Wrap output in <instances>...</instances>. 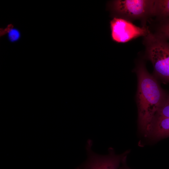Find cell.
<instances>
[{
  "mask_svg": "<svg viewBox=\"0 0 169 169\" xmlns=\"http://www.w3.org/2000/svg\"><path fill=\"white\" fill-rule=\"evenodd\" d=\"M134 71L137 79L136 98L138 125L144 135L153 117L168 95L162 89L155 76L147 71L143 61L138 63Z\"/></svg>",
  "mask_w": 169,
  "mask_h": 169,
  "instance_id": "cell-1",
  "label": "cell"
},
{
  "mask_svg": "<svg viewBox=\"0 0 169 169\" xmlns=\"http://www.w3.org/2000/svg\"><path fill=\"white\" fill-rule=\"evenodd\" d=\"M146 56L152 63L154 75L169 83V42L151 33L145 37Z\"/></svg>",
  "mask_w": 169,
  "mask_h": 169,
  "instance_id": "cell-2",
  "label": "cell"
},
{
  "mask_svg": "<svg viewBox=\"0 0 169 169\" xmlns=\"http://www.w3.org/2000/svg\"><path fill=\"white\" fill-rule=\"evenodd\" d=\"M154 0H117L108 4V7L114 18L131 22L145 20L153 16Z\"/></svg>",
  "mask_w": 169,
  "mask_h": 169,
  "instance_id": "cell-3",
  "label": "cell"
},
{
  "mask_svg": "<svg viewBox=\"0 0 169 169\" xmlns=\"http://www.w3.org/2000/svg\"><path fill=\"white\" fill-rule=\"evenodd\" d=\"M92 143L91 140L88 141L86 146L88 158L82 165L83 169H118L120 164L130 152L128 150L116 155L113 149L110 148L108 155H101L93 152Z\"/></svg>",
  "mask_w": 169,
  "mask_h": 169,
  "instance_id": "cell-4",
  "label": "cell"
},
{
  "mask_svg": "<svg viewBox=\"0 0 169 169\" xmlns=\"http://www.w3.org/2000/svg\"><path fill=\"white\" fill-rule=\"evenodd\" d=\"M110 23L112 39L118 43H126L141 36L145 37L151 33L146 26L139 27L122 18H113Z\"/></svg>",
  "mask_w": 169,
  "mask_h": 169,
  "instance_id": "cell-5",
  "label": "cell"
},
{
  "mask_svg": "<svg viewBox=\"0 0 169 169\" xmlns=\"http://www.w3.org/2000/svg\"><path fill=\"white\" fill-rule=\"evenodd\" d=\"M144 135L155 141L169 137V95L155 114Z\"/></svg>",
  "mask_w": 169,
  "mask_h": 169,
  "instance_id": "cell-6",
  "label": "cell"
},
{
  "mask_svg": "<svg viewBox=\"0 0 169 169\" xmlns=\"http://www.w3.org/2000/svg\"><path fill=\"white\" fill-rule=\"evenodd\" d=\"M153 16L158 20L169 17V0H154Z\"/></svg>",
  "mask_w": 169,
  "mask_h": 169,
  "instance_id": "cell-7",
  "label": "cell"
},
{
  "mask_svg": "<svg viewBox=\"0 0 169 169\" xmlns=\"http://www.w3.org/2000/svg\"><path fill=\"white\" fill-rule=\"evenodd\" d=\"M159 20V23L155 34L169 42V17Z\"/></svg>",
  "mask_w": 169,
  "mask_h": 169,
  "instance_id": "cell-8",
  "label": "cell"
},
{
  "mask_svg": "<svg viewBox=\"0 0 169 169\" xmlns=\"http://www.w3.org/2000/svg\"><path fill=\"white\" fill-rule=\"evenodd\" d=\"M19 37V32L16 29H12L9 32V37L10 39L12 41L17 40Z\"/></svg>",
  "mask_w": 169,
  "mask_h": 169,
  "instance_id": "cell-9",
  "label": "cell"
},
{
  "mask_svg": "<svg viewBox=\"0 0 169 169\" xmlns=\"http://www.w3.org/2000/svg\"><path fill=\"white\" fill-rule=\"evenodd\" d=\"M13 27V25L12 24H10L4 29L3 28H1L0 29V36L4 35L8 32H9L12 29Z\"/></svg>",
  "mask_w": 169,
  "mask_h": 169,
  "instance_id": "cell-10",
  "label": "cell"
},
{
  "mask_svg": "<svg viewBox=\"0 0 169 169\" xmlns=\"http://www.w3.org/2000/svg\"><path fill=\"white\" fill-rule=\"evenodd\" d=\"M126 157L122 161L121 163L122 166L119 167V169H131L127 165L126 163Z\"/></svg>",
  "mask_w": 169,
  "mask_h": 169,
  "instance_id": "cell-11",
  "label": "cell"
},
{
  "mask_svg": "<svg viewBox=\"0 0 169 169\" xmlns=\"http://www.w3.org/2000/svg\"><path fill=\"white\" fill-rule=\"evenodd\" d=\"M76 169H80V168H77Z\"/></svg>",
  "mask_w": 169,
  "mask_h": 169,
  "instance_id": "cell-12",
  "label": "cell"
}]
</instances>
